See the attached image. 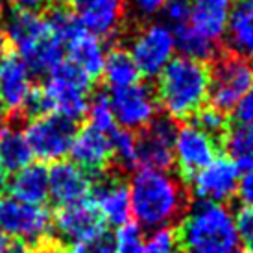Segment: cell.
Masks as SVG:
<instances>
[{"instance_id":"cell-3","label":"cell","mask_w":253,"mask_h":253,"mask_svg":"<svg viewBox=\"0 0 253 253\" xmlns=\"http://www.w3.org/2000/svg\"><path fill=\"white\" fill-rule=\"evenodd\" d=\"M181 253H235L239 233L231 209L222 204H192L189 214L176 225Z\"/></svg>"},{"instance_id":"cell-27","label":"cell","mask_w":253,"mask_h":253,"mask_svg":"<svg viewBox=\"0 0 253 253\" xmlns=\"http://www.w3.org/2000/svg\"><path fill=\"white\" fill-rule=\"evenodd\" d=\"M172 36H174V46L181 50V56L198 59L204 63H209L220 48L218 42H212L209 39H205L204 36H200L190 24L176 26Z\"/></svg>"},{"instance_id":"cell-38","label":"cell","mask_w":253,"mask_h":253,"mask_svg":"<svg viewBox=\"0 0 253 253\" xmlns=\"http://www.w3.org/2000/svg\"><path fill=\"white\" fill-rule=\"evenodd\" d=\"M7 2H9V7L13 9L37 15H44L46 9L54 4V0H7Z\"/></svg>"},{"instance_id":"cell-42","label":"cell","mask_w":253,"mask_h":253,"mask_svg":"<svg viewBox=\"0 0 253 253\" xmlns=\"http://www.w3.org/2000/svg\"><path fill=\"white\" fill-rule=\"evenodd\" d=\"M7 185V176H6V169L2 167V163H0V192L6 189Z\"/></svg>"},{"instance_id":"cell-44","label":"cell","mask_w":253,"mask_h":253,"mask_svg":"<svg viewBox=\"0 0 253 253\" xmlns=\"http://www.w3.org/2000/svg\"><path fill=\"white\" fill-rule=\"evenodd\" d=\"M6 119V107H4V102H2V96H0V124Z\"/></svg>"},{"instance_id":"cell-1","label":"cell","mask_w":253,"mask_h":253,"mask_svg":"<svg viewBox=\"0 0 253 253\" xmlns=\"http://www.w3.org/2000/svg\"><path fill=\"white\" fill-rule=\"evenodd\" d=\"M192 192L170 172L139 170L129 185V207L146 231L176 227L192 207Z\"/></svg>"},{"instance_id":"cell-6","label":"cell","mask_w":253,"mask_h":253,"mask_svg":"<svg viewBox=\"0 0 253 253\" xmlns=\"http://www.w3.org/2000/svg\"><path fill=\"white\" fill-rule=\"evenodd\" d=\"M0 231L7 239L13 237L30 252H37L54 239L52 212L41 205L19 202L11 196H0Z\"/></svg>"},{"instance_id":"cell-22","label":"cell","mask_w":253,"mask_h":253,"mask_svg":"<svg viewBox=\"0 0 253 253\" xmlns=\"http://www.w3.org/2000/svg\"><path fill=\"white\" fill-rule=\"evenodd\" d=\"M11 198L24 204L41 205L48 198V169L44 163H30L28 167L15 172L6 185Z\"/></svg>"},{"instance_id":"cell-39","label":"cell","mask_w":253,"mask_h":253,"mask_svg":"<svg viewBox=\"0 0 253 253\" xmlns=\"http://www.w3.org/2000/svg\"><path fill=\"white\" fill-rule=\"evenodd\" d=\"M239 194L242 204L248 205V207H253V170H250L246 176L242 177Z\"/></svg>"},{"instance_id":"cell-13","label":"cell","mask_w":253,"mask_h":253,"mask_svg":"<svg viewBox=\"0 0 253 253\" xmlns=\"http://www.w3.org/2000/svg\"><path fill=\"white\" fill-rule=\"evenodd\" d=\"M109 104L115 120H119L124 129L135 133L148 126L157 113L155 91L148 84H133L120 89H111Z\"/></svg>"},{"instance_id":"cell-28","label":"cell","mask_w":253,"mask_h":253,"mask_svg":"<svg viewBox=\"0 0 253 253\" xmlns=\"http://www.w3.org/2000/svg\"><path fill=\"white\" fill-rule=\"evenodd\" d=\"M224 150L239 170H253V124L231 122Z\"/></svg>"},{"instance_id":"cell-33","label":"cell","mask_w":253,"mask_h":253,"mask_svg":"<svg viewBox=\"0 0 253 253\" xmlns=\"http://www.w3.org/2000/svg\"><path fill=\"white\" fill-rule=\"evenodd\" d=\"M69 253H115V237L104 229L89 239L69 246Z\"/></svg>"},{"instance_id":"cell-9","label":"cell","mask_w":253,"mask_h":253,"mask_svg":"<svg viewBox=\"0 0 253 253\" xmlns=\"http://www.w3.org/2000/svg\"><path fill=\"white\" fill-rule=\"evenodd\" d=\"M129 36V54L142 76L154 78L172 59L174 36L163 24H142L126 32Z\"/></svg>"},{"instance_id":"cell-46","label":"cell","mask_w":253,"mask_h":253,"mask_svg":"<svg viewBox=\"0 0 253 253\" xmlns=\"http://www.w3.org/2000/svg\"><path fill=\"white\" fill-rule=\"evenodd\" d=\"M0 19H2V4H0Z\"/></svg>"},{"instance_id":"cell-11","label":"cell","mask_w":253,"mask_h":253,"mask_svg":"<svg viewBox=\"0 0 253 253\" xmlns=\"http://www.w3.org/2000/svg\"><path fill=\"white\" fill-rule=\"evenodd\" d=\"M174 154H176V176L190 189L194 176L209 163L214 161V157L222 152L196 126L181 124L177 126V133L174 139Z\"/></svg>"},{"instance_id":"cell-12","label":"cell","mask_w":253,"mask_h":253,"mask_svg":"<svg viewBox=\"0 0 253 253\" xmlns=\"http://www.w3.org/2000/svg\"><path fill=\"white\" fill-rule=\"evenodd\" d=\"M104 222L111 225H124L129 220V187L122 170L111 169L92 177L91 198Z\"/></svg>"},{"instance_id":"cell-29","label":"cell","mask_w":253,"mask_h":253,"mask_svg":"<svg viewBox=\"0 0 253 253\" xmlns=\"http://www.w3.org/2000/svg\"><path fill=\"white\" fill-rule=\"evenodd\" d=\"M190 124L196 126L200 131H204L216 144L218 150L224 152L225 139H227L229 127H231V117L227 113L218 111L212 106H204L190 119Z\"/></svg>"},{"instance_id":"cell-40","label":"cell","mask_w":253,"mask_h":253,"mask_svg":"<svg viewBox=\"0 0 253 253\" xmlns=\"http://www.w3.org/2000/svg\"><path fill=\"white\" fill-rule=\"evenodd\" d=\"M11 50H13L11 42H9V39L6 37V34L0 30V59L6 56L7 52H11Z\"/></svg>"},{"instance_id":"cell-41","label":"cell","mask_w":253,"mask_h":253,"mask_svg":"<svg viewBox=\"0 0 253 253\" xmlns=\"http://www.w3.org/2000/svg\"><path fill=\"white\" fill-rule=\"evenodd\" d=\"M4 253H32L26 246H22L21 242H11L9 246L6 248Z\"/></svg>"},{"instance_id":"cell-5","label":"cell","mask_w":253,"mask_h":253,"mask_svg":"<svg viewBox=\"0 0 253 253\" xmlns=\"http://www.w3.org/2000/svg\"><path fill=\"white\" fill-rule=\"evenodd\" d=\"M39 87L48 113L61 115L76 124L87 115L92 80L71 61H61Z\"/></svg>"},{"instance_id":"cell-21","label":"cell","mask_w":253,"mask_h":253,"mask_svg":"<svg viewBox=\"0 0 253 253\" xmlns=\"http://www.w3.org/2000/svg\"><path fill=\"white\" fill-rule=\"evenodd\" d=\"M65 46H67L69 61L72 65L84 71L92 82L102 80L104 63H106V48L98 37L85 30H80Z\"/></svg>"},{"instance_id":"cell-8","label":"cell","mask_w":253,"mask_h":253,"mask_svg":"<svg viewBox=\"0 0 253 253\" xmlns=\"http://www.w3.org/2000/svg\"><path fill=\"white\" fill-rule=\"evenodd\" d=\"M76 133V122L56 113L37 117L24 126V137L28 141L32 155L39 157L42 163L61 161L71 152Z\"/></svg>"},{"instance_id":"cell-20","label":"cell","mask_w":253,"mask_h":253,"mask_svg":"<svg viewBox=\"0 0 253 253\" xmlns=\"http://www.w3.org/2000/svg\"><path fill=\"white\" fill-rule=\"evenodd\" d=\"M231 13V0H194L190 4V26L200 36L218 42L225 34Z\"/></svg>"},{"instance_id":"cell-26","label":"cell","mask_w":253,"mask_h":253,"mask_svg":"<svg viewBox=\"0 0 253 253\" xmlns=\"http://www.w3.org/2000/svg\"><path fill=\"white\" fill-rule=\"evenodd\" d=\"M63 54L65 46L50 34L41 42H37L36 46H32L28 52L21 54V57L30 74H34L36 78H44L50 76L57 65L65 61Z\"/></svg>"},{"instance_id":"cell-30","label":"cell","mask_w":253,"mask_h":253,"mask_svg":"<svg viewBox=\"0 0 253 253\" xmlns=\"http://www.w3.org/2000/svg\"><path fill=\"white\" fill-rule=\"evenodd\" d=\"M87 115H89V122L87 124H91L92 127L100 129L102 133L111 135L117 129V126H115V117H113V111H111V104H109V96L104 91L96 92L89 100Z\"/></svg>"},{"instance_id":"cell-25","label":"cell","mask_w":253,"mask_h":253,"mask_svg":"<svg viewBox=\"0 0 253 253\" xmlns=\"http://www.w3.org/2000/svg\"><path fill=\"white\" fill-rule=\"evenodd\" d=\"M104 82L111 89H120L127 85L139 84L141 72L135 65L131 54L120 44H113L111 50L107 52L106 63H104Z\"/></svg>"},{"instance_id":"cell-17","label":"cell","mask_w":253,"mask_h":253,"mask_svg":"<svg viewBox=\"0 0 253 253\" xmlns=\"http://www.w3.org/2000/svg\"><path fill=\"white\" fill-rule=\"evenodd\" d=\"M32 89V76L13 48L0 59V96L6 107V119H17L21 115Z\"/></svg>"},{"instance_id":"cell-14","label":"cell","mask_w":253,"mask_h":253,"mask_svg":"<svg viewBox=\"0 0 253 253\" xmlns=\"http://www.w3.org/2000/svg\"><path fill=\"white\" fill-rule=\"evenodd\" d=\"M104 229V218L100 216L98 209L89 198L67 207H59L52 216V235L67 248Z\"/></svg>"},{"instance_id":"cell-16","label":"cell","mask_w":253,"mask_h":253,"mask_svg":"<svg viewBox=\"0 0 253 253\" xmlns=\"http://www.w3.org/2000/svg\"><path fill=\"white\" fill-rule=\"evenodd\" d=\"M69 154L74 159V165L84 169L91 179L102 174L104 170L111 169L115 157L111 137L92 127L91 124H85L82 129H78Z\"/></svg>"},{"instance_id":"cell-15","label":"cell","mask_w":253,"mask_h":253,"mask_svg":"<svg viewBox=\"0 0 253 253\" xmlns=\"http://www.w3.org/2000/svg\"><path fill=\"white\" fill-rule=\"evenodd\" d=\"M237 189H239V169L229 157H216L205 169L200 170L190 183V192L200 202L222 205L231 204Z\"/></svg>"},{"instance_id":"cell-10","label":"cell","mask_w":253,"mask_h":253,"mask_svg":"<svg viewBox=\"0 0 253 253\" xmlns=\"http://www.w3.org/2000/svg\"><path fill=\"white\" fill-rule=\"evenodd\" d=\"M69 6L82 28L98 39L117 41L126 34V0H69Z\"/></svg>"},{"instance_id":"cell-31","label":"cell","mask_w":253,"mask_h":253,"mask_svg":"<svg viewBox=\"0 0 253 253\" xmlns=\"http://www.w3.org/2000/svg\"><path fill=\"white\" fill-rule=\"evenodd\" d=\"M165 6V0H126V19L127 28H137L142 24H148V21L159 13ZM126 36V34H124Z\"/></svg>"},{"instance_id":"cell-19","label":"cell","mask_w":253,"mask_h":253,"mask_svg":"<svg viewBox=\"0 0 253 253\" xmlns=\"http://www.w3.org/2000/svg\"><path fill=\"white\" fill-rule=\"evenodd\" d=\"M9 39L11 46L19 50V56L28 52L32 46L50 36L48 24L42 15L26 13L9 7V13L4 19V28H0Z\"/></svg>"},{"instance_id":"cell-18","label":"cell","mask_w":253,"mask_h":253,"mask_svg":"<svg viewBox=\"0 0 253 253\" xmlns=\"http://www.w3.org/2000/svg\"><path fill=\"white\" fill-rule=\"evenodd\" d=\"M91 176L71 161H56L48 170V196L52 205L67 207V205L84 202L91 192Z\"/></svg>"},{"instance_id":"cell-47","label":"cell","mask_w":253,"mask_h":253,"mask_svg":"<svg viewBox=\"0 0 253 253\" xmlns=\"http://www.w3.org/2000/svg\"><path fill=\"white\" fill-rule=\"evenodd\" d=\"M0 126H2V124H0Z\"/></svg>"},{"instance_id":"cell-45","label":"cell","mask_w":253,"mask_h":253,"mask_svg":"<svg viewBox=\"0 0 253 253\" xmlns=\"http://www.w3.org/2000/svg\"><path fill=\"white\" fill-rule=\"evenodd\" d=\"M250 63H252V67H253V54H252V57H250Z\"/></svg>"},{"instance_id":"cell-37","label":"cell","mask_w":253,"mask_h":253,"mask_svg":"<svg viewBox=\"0 0 253 253\" xmlns=\"http://www.w3.org/2000/svg\"><path fill=\"white\" fill-rule=\"evenodd\" d=\"M231 122H235V124H253V87L240 98L237 107L233 109Z\"/></svg>"},{"instance_id":"cell-35","label":"cell","mask_w":253,"mask_h":253,"mask_svg":"<svg viewBox=\"0 0 253 253\" xmlns=\"http://www.w3.org/2000/svg\"><path fill=\"white\" fill-rule=\"evenodd\" d=\"M235 227L239 239L246 246V253H253V207H240L235 216Z\"/></svg>"},{"instance_id":"cell-4","label":"cell","mask_w":253,"mask_h":253,"mask_svg":"<svg viewBox=\"0 0 253 253\" xmlns=\"http://www.w3.org/2000/svg\"><path fill=\"white\" fill-rule=\"evenodd\" d=\"M209 106L222 113L237 107L240 98L253 87V67L242 54L227 46H220L216 56L209 61Z\"/></svg>"},{"instance_id":"cell-36","label":"cell","mask_w":253,"mask_h":253,"mask_svg":"<svg viewBox=\"0 0 253 253\" xmlns=\"http://www.w3.org/2000/svg\"><path fill=\"white\" fill-rule=\"evenodd\" d=\"M165 15L174 26L187 24L190 17V0H165Z\"/></svg>"},{"instance_id":"cell-24","label":"cell","mask_w":253,"mask_h":253,"mask_svg":"<svg viewBox=\"0 0 253 253\" xmlns=\"http://www.w3.org/2000/svg\"><path fill=\"white\" fill-rule=\"evenodd\" d=\"M227 48L237 54H253V0H239L227 21Z\"/></svg>"},{"instance_id":"cell-2","label":"cell","mask_w":253,"mask_h":253,"mask_svg":"<svg viewBox=\"0 0 253 253\" xmlns=\"http://www.w3.org/2000/svg\"><path fill=\"white\" fill-rule=\"evenodd\" d=\"M157 106L176 122L185 124L207 104L209 65L185 56L172 57L155 85Z\"/></svg>"},{"instance_id":"cell-23","label":"cell","mask_w":253,"mask_h":253,"mask_svg":"<svg viewBox=\"0 0 253 253\" xmlns=\"http://www.w3.org/2000/svg\"><path fill=\"white\" fill-rule=\"evenodd\" d=\"M0 163L6 172H19L32 163V150L24 137V127L4 120L0 126Z\"/></svg>"},{"instance_id":"cell-34","label":"cell","mask_w":253,"mask_h":253,"mask_svg":"<svg viewBox=\"0 0 253 253\" xmlns=\"http://www.w3.org/2000/svg\"><path fill=\"white\" fill-rule=\"evenodd\" d=\"M144 253H181L177 244L176 227H165L152 233L144 244Z\"/></svg>"},{"instance_id":"cell-7","label":"cell","mask_w":253,"mask_h":253,"mask_svg":"<svg viewBox=\"0 0 253 253\" xmlns=\"http://www.w3.org/2000/svg\"><path fill=\"white\" fill-rule=\"evenodd\" d=\"M179 122L167 113H155L150 124L137 131V169L139 170H174V139Z\"/></svg>"},{"instance_id":"cell-32","label":"cell","mask_w":253,"mask_h":253,"mask_svg":"<svg viewBox=\"0 0 253 253\" xmlns=\"http://www.w3.org/2000/svg\"><path fill=\"white\" fill-rule=\"evenodd\" d=\"M115 253H144L142 231L137 224H124L117 231Z\"/></svg>"},{"instance_id":"cell-43","label":"cell","mask_w":253,"mask_h":253,"mask_svg":"<svg viewBox=\"0 0 253 253\" xmlns=\"http://www.w3.org/2000/svg\"><path fill=\"white\" fill-rule=\"evenodd\" d=\"M9 244H11V242H9V239H7L4 233L0 231V253L6 252V248L9 246Z\"/></svg>"}]
</instances>
